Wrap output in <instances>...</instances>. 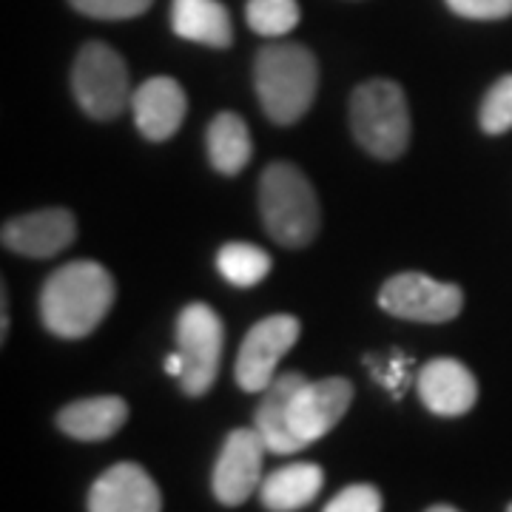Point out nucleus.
<instances>
[{
    "mask_svg": "<svg viewBox=\"0 0 512 512\" xmlns=\"http://www.w3.org/2000/svg\"><path fill=\"white\" fill-rule=\"evenodd\" d=\"M114 296V279L100 262H69L46 279L40 291V319L60 339H83L103 325Z\"/></svg>",
    "mask_w": 512,
    "mask_h": 512,
    "instance_id": "nucleus-1",
    "label": "nucleus"
},
{
    "mask_svg": "<svg viewBox=\"0 0 512 512\" xmlns=\"http://www.w3.org/2000/svg\"><path fill=\"white\" fill-rule=\"evenodd\" d=\"M254 89L271 123L293 126L313 106L319 89V63L302 43L262 46L254 60Z\"/></svg>",
    "mask_w": 512,
    "mask_h": 512,
    "instance_id": "nucleus-2",
    "label": "nucleus"
},
{
    "mask_svg": "<svg viewBox=\"0 0 512 512\" xmlns=\"http://www.w3.org/2000/svg\"><path fill=\"white\" fill-rule=\"evenodd\" d=\"M259 214L271 239L285 248L311 245L322 225V208L311 180L282 160L268 165L259 177Z\"/></svg>",
    "mask_w": 512,
    "mask_h": 512,
    "instance_id": "nucleus-3",
    "label": "nucleus"
},
{
    "mask_svg": "<svg viewBox=\"0 0 512 512\" xmlns=\"http://www.w3.org/2000/svg\"><path fill=\"white\" fill-rule=\"evenodd\" d=\"M350 128L356 143L379 160H396L410 143V109L402 86L367 80L350 97Z\"/></svg>",
    "mask_w": 512,
    "mask_h": 512,
    "instance_id": "nucleus-4",
    "label": "nucleus"
},
{
    "mask_svg": "<svg viewBox=\"0 0 512 512\" xmlns=\"http://www.w3.org/2000/svg\"><path fill=\"white\" fill-rule=\"evenodd\" d=\"M72 89L80 109L94 120L120 117L134 94L128 89L126 60L100 40L86 43L74 57Z\"/></svg>",
    "mask_w": 512,
    "mask_h": 512,
    "instance_id": "nucleus-5",
    "label": "nucleus"
},
{
    "mask_svg": "<svg viewBox=\"0 0 512 512\" xmlns=\"http://www.w3.org/2000/svg\"><path fill=\"white\" fill-rule=\"evenodd\" d=\"M225 328L214 308L205 302L185 305L177 319V350L183 353L185 373L180 376L185 396H205L220 376Z\"/></svg>",
    "mask_w": 512,
    "mask_h": 512,
    "instance_id": "nucleus-6",
    "label": "nucleus"
},
{
    "mask_svg": "<svg viewBox=\"0 0 512 512\" xmlns=\"http://www.w3.org/2000/svg\"><path fill=\"white\" fill-rule=\"evenodd\" d=\"M379 305L396 319L441 325L456 319L464 308V291L453 282H439L427 274L390 276L379 291Z\"/></svg>",
    "mask_w": 512,
    "mask_h": 512,
    "instance_id": "nucleus-7",
    "label": "nucleus"
},
{
    "mask_svg": "<svg viewBox=\"0 0 512 512\" xmlns=\"http://www.w3.org/2000/svg\"><path fill=\"white\" fill-rule=\"evenodd\" d=\"M299 319L288 313H276L245 333L239 345L237 367L234 379L245 393H265L276 379V367L291 353V348L299 339Z\"/></svg>",
    "mask_w": 512,
    "mask_h": 512,
    "instance_id": "nucleus-8",
    "label": "nucleus"
},
{
    "mask_svg": "<svg viewBox=\"0 0 512 512\" xmlns=\"http://www.w3.org/2000/svg\"><path fill=\"white\" fill-rule=\"evenodd\" d=\"M265 441L248 427H239L228 433L222 444L220 458L214 464L211 487L222 507H239L245 504L262 484V464H265Z\"/></svg>",
    "mask_w": 512,
    "mask_h": 512,
    "instance_id": "nucleus-9",
    "label": "nucleus"
},
{
    "mask_svg": "<svg viewBox=\"0 0 512 512\" xmlns=\"http://www.w3.org/2000/svg\"><path fill=\"white\" fill-rule=\"evenodd\" d=\"M353 402V384L342 376H330L319 382H305L291 402V430L305 447L325 439L330 430L345 419Z\"/></svg>",
    "mask_w": 512,
    "mask_h": 512,
    "instance_id": "nucleus-10",
    "label": "nucleus"
},
{
    "mask_svg": "<svg viewBox=\"0 0 512 512\" xmlns=\"http://www.w3.org/2000/svg\"><path fill=\"white\" fill-rule=\"evenodd\" d=\"M0 239L15 254L49 259L66 251L77 239V220L69 208H43L6 222Z\"/></svg>",
    "mask_w": 512,
    "mask_h": 512,
    "instance_id": "nucleus-11",
    "label": "nucleus"
},
{
    "mask_svg": "<svg viewBox=\"0 0 512 512\" xmlns=\"http://www.w3.org/2000/svg\"><path fill=\"white\" fill-rule=\"evenodd\" d=\"M89 512H163V495L140 464L120 461L92 484Z\"/></svg>",
    "mask_w": 512,
    "mask_h": 512,
    "instance_id": "nucleus-12",
    "label": "nucleus"
},
{
    "mask_svg": "<svg viewBox=\"0 0 512 512\" xmlns=\"http://www.w3.org/2000/svg\"><path fill=\"white\" fill-rule=\"evenodd\" d=\"M188 97L174 77H148L146 83L131 94V114L140 134L151 143H163L174 137L185 120Z\"/></svg>",
    "mask_w": 512,
    "mask_h": 512,
    "instance_id": "nucleus-13",
    "label": "nucleus"
},
{
    "mask_svg": "<svg viewBox=\"0 0 512 512\" xmlns=\"http://www.w3.org/2000/svg\"><path fill=\"white\" fill-rule=\"evenodd\" d=\"M419 396L430 413L456 419L476 407L478 382L458 359H433L421 367Z\"/></svg>",
    "mask_w": 512,
    "mask_h": 512,
    "instance_id": "nucleus-14",
    "label": "nucleus"
},
{
    "mask_svg": "<svg viewBox=\"0 0 512 512\" xmlns=\"http://www.w3.org/2000/svg\"><path fill=\"white\" fill-rule=\"evenodd\" d=\"M305 382H308V379H305L302 373H296V370L276 376L274 382H271V387L262 393V402L256 407V433L262 436L265 447H268L271 453H276V456H291V453L305 450V444L293 436L291 419H288L293 396H296V390Z\"/></svg>",
    "mask_w": 512,
    "mask_h": 512,
    "instance_id": "nucleus-15",
    "label": "nucleus"
},
{
    "mask_svg": "<svg viewBox=\"0 0 512 512\" xmlns=\"http://www.w3.org/2000/svg\"><path fill=\"white\" fill-rule=\"evenodd\" d=\"M171 29L177 37L211 49H228L234 43V20L220 0H174Z\"/></svg>",
    "mask_w": 512,
    "mask_h": 512,
    "instance_id": "nucleus-16",
    "label": "nucleus"
},
{
    "mask_svg": "<svg viewBox=\"0 0 512 512\" xmlns=\"http://www.w3.org/2000/svg\"><path fill=\"white\" fill-rule=\"evenodd\" d=\"M128 421V404L120 396H92L66 404L57 413V427L77 441L111 439Z\"/></svg>",
    "mask_w": 512,
    "mask_h": 512,
    "instance_id": "nucleus-17",
    "label": "nucleus"
},
{
    "mask_svg": "<svg viewBox=\"0 0 512 512\" xmlns=\"http://www.w3.org/2000/svg\"><path fill=\"white\" fill-rule=\"evenodd\" d=\"M325 484V473L313 461H296L279 467L259 484L262 507L271 512H296L308 507Z\"/></svg>",
    "mask_w": 512,
    "mask_h": 512,
    "instance_id": "nucleus-18",
    "label": "nucleus"
},
{
    "mask_svg": "<svg viewBox=\"0 0 512 512\" xmlns=\"http://www.w3.org/2000/svg\"><path fill=\"white\" fill-rule=\"evenodd\" d=\"M205 146H208L211 165L225 177L239 174L245 165L251 163V154H254L251 131L245 126V120L234 111H222L208 123Z\"/></svg>",
    "mask_w": 512,
    "mask_h": 512,
    "instance_id": "nucleus-19",
    "label": "nucleus"
},
{
    "mask_svg": "<svg viewBox=\"0 0 512 512\" xmlns=\"http://www.w3.org/2000/svg\"><path fill=\"white\" fill-rule=\"evenodd\" d=\"M222 279L234 288H254L271 274V256L251 242H228L217 254Z\"/></svg>",
    "mask_w": 512,
    "mask_h": 512,
    "instance_id": "nucleus-20",
    "label": "nucleus"
},
{
    "mask_svg": "<svg viewBox=\"0 0 512 512\" xmlns=\"http://www.w3.org/2000/svg\"><path fill=\"white\" fill-rule=\"evenodd\" d=\"M245 20L256 35L285 37L291 35L299 23V3L296 0H248Z\"/></svg>",
    "mask_w": 512,
    "mask_h": 512,
    "instance_id": "nucleus-21",
    "label": "nucleus"
},
{
    "mask_svg": "<svg viewBox=\"0 0 512 512\" xmlns=\"http://www.w3.org/2000/svg\"><path fill=\"white\" fill-rule=\"evenodd\" d=\"M478 123L484 134H507L512 128V74H504L493 83L481 103Z\"/></svg>",
    "mask_w": 512,
    "mask_h": 512,
    "instance_id": "nucleus-22",
    "label": "nucleus"
},
{
    "mask_svg": "<svg viewBox=\"0 0 512 512\" xmlns=\"http://www.w3.org/2000/svg\"><path fill=\"white\" fill-rule=\"evenodd\" d=\"M69 3L86 18L128 20L148 12L154 0H69Z\"/></svg>",
    "mask_w": 512,
    "mask_h": 512,
    "instance_id": "nucleus-23",
    "label": "nucleus"
},
{
    "mask_svg": "<svg viewBox=\"0 0 512 512\" xmlns=\"http://www.w3.org/2000/svg\"><path fill=\"white\" fill-rule=\"evenodd\" d=\"M325 512H382V493L373 484H350L330 498Z\"/></svg>",
    "mask_w": 512,
    "mask_h": 512,
    "instance_id": "nucleus-24",
    "label": "nucleus"
},
{
    "mask_svg": "<svg viewBox=\"0 0 512 512\" xmlns=\"http://www.w3.org/2000/svg\"><path fill=\"white\" fill-rule=\"evenodd\" d=\"M447 6L470 20H501L512 15V0H447Z\"/></svg>",
    "mask_w": 512,
    "mask_h": 512,
    "instance_id": "nucleus-25",
    "label": "nucleus"
},
{
    "mask_svg": "<svg viewBox=\"0 0 512 512\" xmlns=\"http://www.w3.org/2000/svg\"><path fill=\"white\" fill-rule=\"evenodd\" d=\"M165 373H168V376H174V379H180V376L185 373V359L180 350H177V353H171V356L165 359Z\"/></svg>",
    "mask_w": 512,
    "mask_h": 512,
    "instance_id": "nucleus-26",
    "label": "nucleus"
},
{
    "mask_svg": "<svg viewBox=\"0 0 512 512\" xmlns=\"http://www.w3.org/2000/svg\"><path fill=\"white\" fill-rule=\"evenodd\" d=\"M3 305H0V311H3V319H0V336H3V342H6V336H9V296H6V288H3V299H0Z\"/></svg>",
    "mask_w": 512,
    "mask_h": 512,
    "instance_id": "nucleus-27",
    "label": "nucleus"
},
{
    "mask_svg": "<svg viewBox=\"0 0 512 512\" xmlns=\"http://www.w3.org/2000/svg\"><path fill=\"white\" fill-rule=\"evenodd\" d=\"M427 512H461L456 510V507H450V504H436V507H430Z\"/></svg>",
    "mask_w": 512,
    "mask_h": 512,
    "instance_id": "nucleus-28",
    "label": "nucleus"
},
{
    "mask_svg": "<svg viewBox=\"0 0 512 512\" xmlns=\"http://www.w3.org/2000/svg\"><path fill=\"white\" fill-rule=\"evenodd\" d=\"M507 512H512V504H510V507H507Z\"/></svg>",
    "mask_w": 512,
    "mask_h": 512,
    "instance_id": "nucleus-29",
    "label": "nucleus"
}]
</instances>
